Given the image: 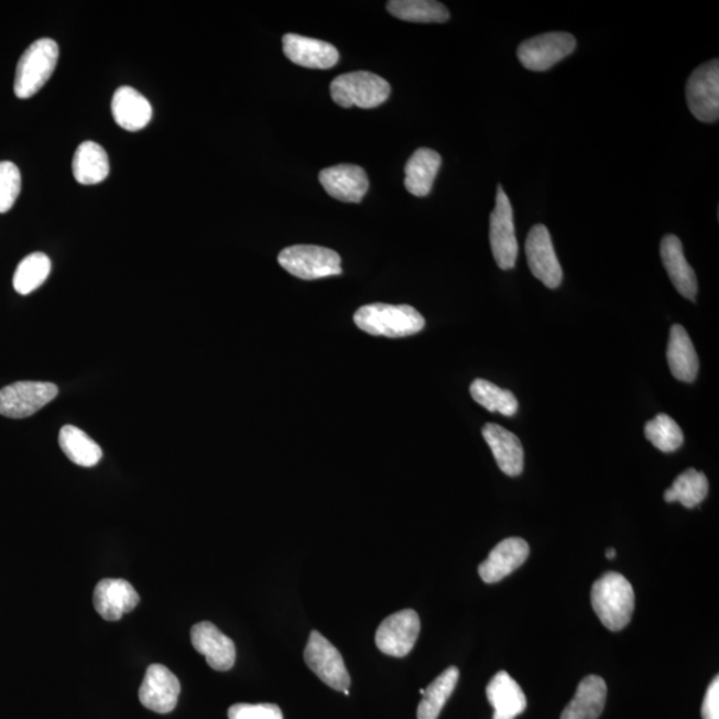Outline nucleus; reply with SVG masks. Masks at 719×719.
Instances as JSON below:
<instances>
[{
  "label": "nucleus",
  "mask_w": 719,
  "mask_h": 719,
  "mask_svg": "<svg viewBox=\"0 0 719 719\" xmlns=\"http://www.w3.org/2000/svg\"><path fill=\"white\" fill-rule=\"evenodd\" d=\"M304 661L309 669L334 690L344 691L351 686V676H349L339 649L330 644L317 630L309 634L308 644L304 651Z\"/></svg>",
  "instance_id": "6"
},
{
  "label": "nucleus",
  "mask_w": 719,
  "mask_h": 719,
  "mask_svg": "<svg viewBox=\"0 0 719 719\" xmlns=\"http://www.w3.org/2000/svg\"><path fill=\"white\" fill-rule=\"evenodd\" d=\"M487 697L493 706V719H514L526 709L523 689L506 672H499L487 687Z\"/></svg>",
  "instance_id": "22"
},
{
  "label": "nucleus",
  "mask_w": 719,
  "mask_h": 719,
  "mask_svg": "<svg viewBox=\"0 0 719 719\" xmlns=\"http://www.w3.org/2000/svg\"><path fill=\"white\" fill-rule=\"evenodd\" d=\"M391 91L390 83L368 72L342 74L330 83V97L344 108L379 107L390 98Z\"/></svg>",
  "instance_id": "4"
},
{
  "label": "nucleus",
  "mask_w": 719,
  "mask_h": 719,
  "mask_svg": "<svg viewBox=\"0 0 719 719\" xmlns=\"http://www.w3.org/2000/svg\"><path fill=\"white\" fill-rule=\"evenodd\" d=\"M576 37L568 33H548L532 37L520 44L518 56L521 65L531 72H548L576 50Z\"/></svg>",
  "instance_id": "10"
},
{
  "label": "nucleus",
  "mask_w": 719,
  "mask_h": 719,
  "mask_svg": "<svg viewBox=\"0 0 719 719\" xmlns=\"http://www.w3.org/2000/svg\"><path fill=\"white\" fill-rule=\"evenodd\" d=\"M59 445L68 460L76 466L91 468L104 457V451L85 432L73 425L63 426L59 434Z\"/></svg>",
  "instance_id": "28"
},
{
  "label": "nucleus",
  "mask_w": 719,
  "mask_h": 719,
  "mask_svg": "<svg viewBox=\"0 0 719 719\" xmlns=\"http://www.w3.org/2000/svg\"><path fill=\"white\" fill-rule=\"evenodd\" d=\"M386 10L392 17L413 23H445L450 18L448 9L434 0H391Z\"/></svg>",
  "instance_id": "29"
},
{
  "label": "nucleus",
  "mask_w": 719,
  "mask_h": 719,
  "mask_svg": "<svg viewBox=\"0 0 719 719\" xmlns=\"http://www.w3.org/2000/svg\"><path fill=\"white\" fill-rule=\"evenodd\" d=\"M661 258L665 265V270L679 295H683L687 301L696 302L698 292V282L695 270L684 254V247L676 235H666L661 241Z\"/></svg>",
  "instance_id": "19"
},
{
  "label": "nucleus",
  "mask_w": 719,
  "mask_h": 719,
  "mask_svg": "<svg viewBox=\"0 0 719 719\" xmlns=\"http://www.w3.org/2000/svg\"><path fill=\"white\" fill-rule=\"evenodd\" d=\"M702 719H719V678L709 686L702 704Z\"/></svg>",
  "instance_id": "36"
},
{
  "label": "nucleus",
  "mask_w": 719,
  "mask_h": 719,
  "mask_svg": "<svg viewBox=\"0 0 719 719\" xmlns=\"http://www.w3.org/2000/svg\"><path fill=\"white\" fill-rule=\"evenodd\" d=\"M527 265L534 277L548 288L556 290L563 283V269L559 265L555 247H553L548 228L534 226L525 243Z\"/></svg>",
  "instance_id": "12"
},
{
  "label": "nucleus",
  "mask_w": 719,
  "mask_h": 719,
  "mask_svg": "<svg viewBox=\"0 0 719 719\" xmlns=\"http://www.w3.org/2000/svg\"><path fill=\"white\" fill-rule=\"evenodd\" d=\"M615 555H617L615 549L610 548V549L607 551V558L613 559L615 557Z\"/></svg>",
  "instance_id": "37"
},
{
  "label": "nucleus",
  "mask_w": 719,
  "mask_h": 719,
  "mask_svg": "<svg viewBox=\"0 0 719 719\" xmlns=\"http://www.w3.org/2000/svg\"><path fill=\"white\" fill-rule=\"evenodd\" d=\"M420 629H422V622H420L415 610H400V612L386 617L380 623L377 632L379 651L391 655V657H406L416 645Z\"/></svg>",
  "instance_id": "11"
},
{
  "label": "nucleus",
  "mask_w": 719,
  "mask_h": 719,
  "mask_svg": "<svg viewBox=\"0 0 719 719\" xmlns=\"http://www.w3.org/2000/svg\"><path fill=\"white\" fill-rule=\"evenodd\" d=\"M190 641L197 653L205 655L207 664L214 671L232 669L237 661V647L233 641L211 622H199L190 629Z\"/></svg>",
  "instance_id": "14"
},
{
  "label": "nucleus",
  "mask_w": 719,
  "mask_h": 719,
  "mask_svg": "<svg viewBox=\"0 0 719 719\" xmlns=\"http://www.w3.org/2000/svg\"><path fill=\"white\" fill-rule=\"evenodd\" d=\"M645 436L655 448L664 451V454H672V451L683 447L684 444L683 429L665 413H661V415L646 423Z\"/></svg>",
  "instance_id": "33"
},
{
  "label": "nucleus",
  "mask_w": 719,
  "mask_h": 719,
  "mask_svg": "<svg viewBox=\"0 0 719 719\" xmlns=\"http://www.w3.org/2000/svg\"><path fill=\"white\" fill-rule=\"evenodd\" d=\"M319 181L329 196L344 203H360L369 188L367 172L355 164H339L323 170Z\"/></svg>",
  "instance_id": "16"
},
{
  "label": "nucleus",
  "mask_w": 719,
  "mask_h": 719,
  "mask_svg": "<svg viewBox=\"0 0 719 719\" xmlns=\"http://www.w3.org/2000/svg\"><path fill=\"white\" fill-rule=\"evenodd\" d=\"M709 493V482L702 472L687 469L680 473L673 486L664 494L666 502H680L685 508H696Z\"/></svg>",
  "instance_id": "30"
},
{
  "label": "nucleus",
  "mask_w": 719,
  "mask_h": 719,
  "mask_svg": "<svg viewBox=\"0 0 719 719\" xmlns=\"http://www.w3.org/2000/svg\"><path fill=\"white\" fill-rule=\"evenodd\" d=\"M458 672L456 666L448 667L426 689L420 690L423 699L418 705L417 719H437L440 712L448 702L451 693L456 689Z\"/></svg>",
  "instance_id": "27"
},
{
  "label": "nucleus",
  "mask_w": 719,
  "mask_h": 719,
  "mask_svg": "<svg viewBox=\"0 0 719 719\" xmlns=\"http://www.w3.org/2000/svg\"><path fill=\"white\" fill-rule=\"evenodd\" d=\"M687 106L704 123L719 118V62L712 59L695 69L686 85Z\"/></svg>",
  "instance_id": "8"
},
{
  "label": "nucleus",
  "mask_w": 719,
  "mask_h": 719,
  "mask_svg": "<svg viewBox=\"0 0 719 719\" xmlns=\"http://www.w3.org/2000/svg\"><path fill=\"white\" fill-rule=\"evenodd\" d=\"M608 687L598 676L584 678L576 696L563 711L562 719H597L606 708Z\"/></svg>",
  "instance_id": "23"
},
{
  "label": "nucleus",
  "mask_w": 719,
  "mask_h": 719,
  "mask_svg": "<svg viewBox=\"0 0 719 719\" xmlns=\"http://www.w3.org/2000/svg\"><path fill=\"white\" fill-rule=\"evenodd\" d=\"M283 51L295 65L312 69L333 68L340 59L334 44L297 34L283 36Z\"/></svg>",
  "instance_id": "15"
},
{
  "label": "nucleus",
  "mask_w": 719,
  "mask_h": 719,
  "mask_svg": "<svg viewBox=\"0 0 719 719\" xmlns=\"http://www.w3.org/2000/svg\"><path fill=\"white\" fill-rule=\"evenodd\" d=\"M111 110L115 122L131 132L143 130L152 119L150 101L129 86L120 87L113 94Z\"/></svg>",
  "instance_id": "21"
},
{
  "label": "nucleus",
  "mask_w": 719,
  "mask_h": 719,
  "mask_svg": "<svg viewBox=\"0 0 719 719\" xmlns=\"http://www.w3.org/2000/svg\"><path fill=\"white\" fill-rule=\"evenodd\" d=\"M75 181L83 186H94L107 179L110 174V161L107 152L95 142L81 143L73 161Z\"/></svg>",
  "instance_id": "26"
},
{
  "label": "nucleus",
  "mask_w": 719,
  "mask_h": 719,
  "mask_svg": "<svg viewBox=\"0 0 719 719\" xmlns=\"http://www.w3.org/2000/svg\"><path fill=\"white\" fill-rule=\"evenodd\" d=\"M489 240L495 263L501 270L514 269L519 254L518 238L514 233L513 208L501 184L495 196V207L489 220Z\"/></svg>",
  "instance_id": "7"
},
{
  "label": "nucleus",
  "mask_w": 719,
  "mask_h": 719,
  "mask_svg": "<svg viewBox=\"0 0 719 719\" xmlns=\"http://www.w3.org/2000/svg\"><path fill=\"white\" fill-rule=\"evenodd\" d=\"M59 393L53 383L41 381H18L0 390V415L9 418H25L35 415Z\"/></svg>",
  "instance_id": "9"
},
{
  "label": "nucleus",
  "mask_w": 719,
  "mask_h": 719,
  "mask_svg": "<svg viewBox=\"0 0 719 719\" xmlns=\"http://www.w3.org/2000/svg\"><path fill=\"white\" fill-rule=\"evenodd\" d=\"M228 719H283V712L273 704H237L229 708Z\"/></svg>",
  "instance_id": "35"
},
{
  "label": "nucleus",
  "mask_w": 719,
  "mask_h": 719,
  "mask_svg": "<svg viewBox=\"0 0 719 719\" xmlns=\"http://www.w3.org/2000/svg\"><path fill=\"white\" fill-rule=\"evenodd\" d=\"M530 545L519 537H511L501 541L495 548L489 553L486 562L479 566L481 580L487 584H495L512 575L530 557Z\"/></svg>",
  "instance_id": "18"
},
{
  "label": "nucleus",
  "mask_w": 719,
  "mask_h": 719,
  "mask_svg": "<svg viewBox=\"0 0 719 719\" xmlns=\"http://www.w3.org/2000/svg\"><path fill=\"white\" fill-rule=\"evenodd\" d=\"M59 47L48 37L36 41L24 51L15 73L14 91L19 99L33 98L54 74Z\"/></svg>",
  "instance_id": "3"
},
{
  "label": "nucleus",
  "mask_w": 719,
  "mask_h": 719,
  "mask_svg": "<svg viewBox=\"0 0 719 719\" xmlns=\"http://www.w3.org/2000/svg\"><path fill=\"white\" fill-rule=\"evenodd\" d=\"M353 322L369 335L391 337V339L416 335L425 327L422 314L406 304H367L356 311Z\"/></svg>",
  "instance_id": "1"
},
{
  "label": "nucleus",
  "mask_w": 719,
  "mask_h": 719,
  "mask_svg": "<svg viewBox=\"0 0 719 719\" xmlns=\"http://www.w3.org/2000/svg\"><path fill=\"white\" fill-rule=\"evenodd\" d=\"M442 156L431 149H418L405 165V188L413 196L429 195L440 170Z\"/></svg>",
  "instance_id": "25"
},
{
  "label": "nucleus",
  "mask_w": 719,
  "mask_h": 719,
  "mask_svg": "<svg viewBox=\"0 0 719 719\" xmlns=\"http://www.w3.org/2000/svg\"><path fill=\"white\" fill-rule=\"evenodd\" d=\"M634 601L632 584L620 573H607L591 589V606L603 627L612 632H619L632 620Z\"/></svg>",
  "instance_id": "2"
},
{
  "label": "nucleus",
  "mask_w": 719,
  "mask_h": 719,
  "mask_svg": "<svg viewBox=\"0 0 719 719\" xmlns=\"http://www.w3.org/2000/svg\"><path fill=\"white\" fill-rule=\"evenodd\" d=\"M51 272V260L47 254L35 252L24 258L15 271L14 290L19 295H30L46 282Z\"/></svg>",
  "instance_id": "32"
},
{
  "label": "nucleus",
  "mask_w": 719,
  "mask_h": 719,
  "mask_svg": "<svg viewBox=\"0 0 719 719\" xmlns=\"http://www.w3.org/2000/svg\"><path fill=\"white\" fill-rule=\"evenodd\" d=\"M279 264L302 280L337 276L341 273L340 254L320 246H292L279 253Z\"/></svg>",
  "instance_id": "5"
},
{
  "label": "nucleus",
  "mask_w": 719,
  "mask_h": 719,
  "mask_svg": "<svg viewBox=\"0 0 719 719\" xmlns=\"http://www.w3.org/2000/svg\"><path fill=\"white\" fill-rule=\"evenodd\" d=\"M489 448L493 451L495 462L506 476L518 477L524 470V448L519 437L502 428L501 425L488 423L482 428Z\"/></svg>",
  "instance_id": "20"
},
{
  "label": "nucleus",
  "mask_w": 719,
  "mask_h": 719,
  "mask_svg": "<svg viewBox=\"0 0 719 719\" xmlns=\"http://www.w3.org/2000/svg\"><path fill=\"white\" fill-rule=\"evenodd\" d=\"M470 394L477 404L489 412H499L502 416H514L519 411V401L511 391L491 383V381L477 379L470 385Z\"/></svg>",
  "instance_id": "31"
},
{
  "label": "nucleus",
  "mask_w": 719,
  "mask_h": 719,
  "mask_svg": "<svg viewBox=\"0 0 719 719\" xmlns=\"http://www.w3.org/2000/svg\"><path fill=\"white\" fill-rule=\"evenodd\" d=\"M667 364L674 378L684 383L696 380L699 361L686 329L679 324L671 328L669 344H667Z\"/></svg>",
  "instance_id": "24"
},
{
  "label": "nucleus",
  "mask_w": 719,
  "mask_h": 719,
  "mask_svg": "<svg viewBox=\"0 0 719 719\" xmlns=\"http://www.w3.org/2000/svg\"><path fill=\"white\" fill-rule=\"evenodd\" d=\"M22 188L21 171L14 163L0 162V214L14 207Z\"/></svg>",
  "instance_id": "34"
},
{
  "label": "nucleus",
  "mask_w": 719,
  "mask_h": 719,
  "mask_svg": "<svg viewBox=\"0 0 719 719\" xmlns=\"http://www.w3.org/2000/svg\"><path fill=\"white\" fill-rule=\"evenodd\" d=\"M179 695V679L168 667L159 664L149 666L139 690V699L144 708L167 715L176 708Z\"/></svg>",
  "instance_id": "13"
},
{
  "label": "nucleus",
  "mask_w": 719,
  "mask_h": 719,
  "mask_svg": "<svg viewBox=\"0 0 719 719\" xmlns=\"http://www.w3.org/2000/svg\"><path fill=\"white\" fill-rule=\"evenodd\" d=\"M140 597L129 581L106 578L94 590V607L107 621H119L138 607Z\"/></svg>",
  "instance_id": "17"
}]
</instances>
